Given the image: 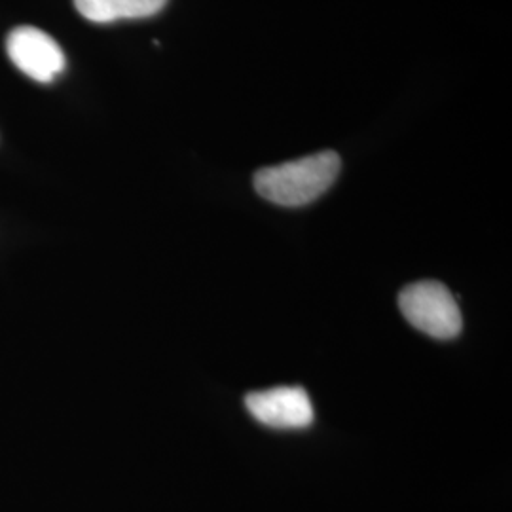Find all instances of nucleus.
Returning a JSON list of instances; mask_svg holds the SVG:
<instances>
[{
  "instance_id": "nucleus-1",
  "label": "nucleus",
  "mask_w": 512,
  "mask_h": 512,
  "mask_svg": "<svg viewBox=\"0 0 512 512\" xmlns=\"http://www.w3.org/2000/svg\"><path fill=\"white\" fill-rule=\"evenodd\" d=\"M340 173V156L317 152L287 164L264 167L255 175L256 192L283 207H302L323 196Z\"/></svg>"
},
{
  "instance_id": "nucleus-2",
  "label": "nucleus",
  "mask_w": 512,
  "mask_h": 512,
  "mask_svg": "<svg viewBox=\"0 0 512 512\" xmlns=\"http://www.w3.org/2000/svg\"><path fill=\"white\" fill-rule=\"evenodd\" d=\"M406 321L437 340H452L461 332V311L454 294L439 281L408 285L399 296Z\"/></svg>"
},
{
  "instance_id": "nucleus-3",
  "label": "nucleus",
  "mask_w": 512,
  "mask_h": 512,
  "mask_svg": "<svg viewBox=\"0 0 512 512\" xmlns=\"http://www.w3.org/2000/svg\"><path fill=\"white\" fill-rule=\"evenodd\" d=\"M6 52L19 71L40 84H50L65 71V54L42 29L21 25L6 38Z\"/></svg>"
},
{
  "instance_id": "nucleus-4",
  "label": "nucleus",
  "mask_w": 512,
  "mask_h": 512,
  "mask_svg": "<svg viewBox=\"0 0 512 512\" xmlns=\"http://www.w3.org/2000/svg\"><path fill=\"white\" fill-rule=\"evenodd\" d=\"M245 406L258 423L272 429H304L315 418L308 391L296 385L249 393Z\"/></svg>"
},
{
  "instance_id": "nucleus-5",
  "label": "nucleus",
  "mask_w": 512,
  "mask_h": 512,
  "mask_svg": "<svg viewBox=\"0 0 512 512\" xmlns=\"http://www.w3.org/2000/svg\"><path fill=\"white\" fill-rule=\"evenodd\" d=\"M165 4L167 0H74L78 14L93 23L150 18L158 14Z\"/></svg>"
}]
</instances>
